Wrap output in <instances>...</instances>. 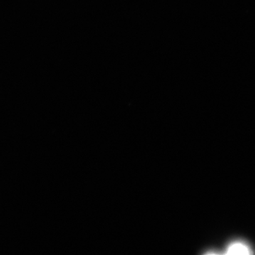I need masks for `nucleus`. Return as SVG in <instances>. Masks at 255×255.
<instances>
[{"label":"nucleus","mask_w":255,"mask_h":255,"mask_svg":"<svg viewBox=\"0 0 255 255\" xmlns=\"http://www.w3.org/2000/svg\"><path fill=\"white\" fill-rule=\"evenodd\" d=\"M253 253V252L252 251L249 245L241 241L231 243L228 247L227 251H226V254L228 255H251Z\"/></svg>","instance_id":"1"}]
</instances>
